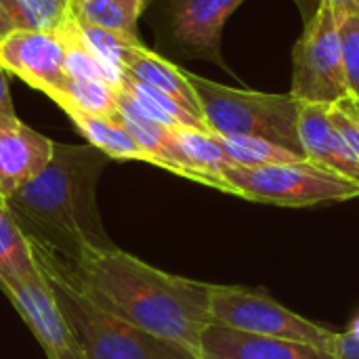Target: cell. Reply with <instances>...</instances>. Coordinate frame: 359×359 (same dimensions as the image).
Listing matches in <instances>:
<instances>
[{"instance_id":"1","label":"cell","mask_w":359,"mask_h":359,"mask_svg":"<svg viewBox=\"0 0 359 359\" xmlns=\"http://www.w3.org/2000/svg\"><path fill=\"white\" fill-rule=\"evenodd\" d=\"M53 259L61 273L101 309L198 353L202 330L212 324L215 284L160 271L120 248L78 263H65L55 252Z\"/></svg>"},{"instance_id":"2","label":"cell","mask_w":359,"mask_h":359,"mask_svg":"<svg viewBox=\"0 0 359 359\" xmlns=\"http://www.w3.org/2000/svg\"><path fill=\"white\" fill-rule=\"evenodd\" d=\"M107 162L93 145L55 143L50 162L6 198L27 240L65 263L114 250L97 208V183Z\"/></svg>"},{"instance_id":"3","label":"cell","mask_w":359,"mask_h":359,"mask_svg":"<svg viewBox=\"0 0 359 359\" xmlns=\"http://www.w3.org/2000/svg\"><path fill=\"white\" fill-rule=\"evenodd\" d=\"M29 244L84 359H200L185 345L156 337L95 305L61 273L50 250L32 240Z\"/></svg>"},{"instance_id":"4","label":"cell","mask_w":359,"mask_h":359,"mask_svg":"<svg viewBox=\"0 0 359 359\" xmlns=\"http://www.w3.org/2000/svg\"><path fill=\"white\" fill-rule=\"evenodd\" d=\"M187 78L196 90L204 122L212 135L257 137L307 158L299 137L301 101L290 93L269 95L233 88L189 72Z\"/></svg>"},{"instance_id":"5","label":"cell","mask_w":359,"mask_h":359,"mask_svg":"<svg viewBox=\"0 0 359 359\" xmlns=\"http://www.w3.org/2000/svg\"><path fill=\"white\" fill-rule=\"evenodd\" d=\"M223 179L229 194L276 206H316L359 196L358 183L311 160L252 168L229 164Z\"/></svg>"},{"instance_id":"6","label":"cell","mask_w":359,"mask_h":359,"mask_svg":"<svg viewBox=\"0 0 359 359\" xmlns=\"http://www.w3.org/2000/svg\"><path fill=\"white\" fill-rule=\"evenodd\" d=\"M290 95L313 105H337L351 97L343 61L341 15L330 2H322L305 21L292 48Z\"/></svg>"},{"instance_id":"7","label":"cell","mask_w":359,"mask_h":359,"mask_svg":"<svg viewBox=\"0 0 359 359\" xmlns=\"http://www.w3.org/2000/svg\"><path fill=\"white\" fill-rule=\"evenodd\" d=\"M210 320L212 324L261 334L269 339H282L290 343H303L330 351L337 332L318 326L303 316L286 309L273 299L238 286H215L210 294Z\"/></svg>"},{"instance_id":"8","label":"cell","mask_w":359,"mask_h":359,"mask_svg":"<svg viewBox=\"0 0 359 359\" xmlns=\"http://www.w3.org/2000/svg\"><path fill=\"white\" fill-rule=\"evenodd\" d=\"M0 290L29 326L46 358L84 359L42 271L32 280H0Z\"/></svg>"},{"instance_id":"9","label":"cell","mask_w":359,"mask_h":359,"mask_svg":"<svg viewBox=\"0 0 359 359\" xmlns=\"http://www.w3.org/2000/svg\"><path fill=\"white\" fill-rule=\"evenodd\" d=\"M0 65L48 99L67 80L65 55L55 32L15 29L0 40Z\"/></svg>"},{"instance_id":"10","label":"cell","mask_w":359,"mask_h":359,"mask_svg":"<svg viewBox=\"0 0 359 359\" xmlns=\"http://www.w3.org/2000/svg\"><path fill=\"white\" fill-rule=\"evenodd\" d=\"M55 141L23 124L17 116L0 118V198H11L53 158Z\"/></svg>"},{"instance_id":"11","label":"cell","mask_w":359,"mask_h":359,"mask_svg":"<svg viewBox=\"0 0 359 359\" xmlns=\"http://www.w3.org/2000/svg\"><path fill=\"white\" fill-rule=\"evenodd\" d=\"M198 355L200 359H337L326 349L250 334L219 324H208L202 330Z\"/></svg>"},{"instance_id":"12","label":"cell","mask_w":359,"mask_h":359,"mask_svg":"<svg viewBox=\"0 0 359 359\" xmlns=\"http://www.w3.org/2000/svg\"><path fill=\"white\" fill-rule=\"evenodd\" d=\"M244 0H170L172 36L194 53L223 65L221 32L229 15Z\"/></svg>"},{"instance_id":"13","label":"cell","mask_w":359,"mask_h":359,"mask_svg":"<svg viewBox=\"0 0 359 359\" xmlns=\"http://www.w3.org/2000/svg\"><path fill=\"white\" fill-rule=\"evenodd\" d=\"M299 137L307 160L359 185V158L328 116V105L301 103Z\"/></svg>"},{"instance_id":"14","label":"cell","mask_w":359,"mask_h":359,"mask_svg":"<svg viewBox=\"0 0 359 359\" xmlns=\"http://www.w3.org/2000/svg\"><path fill=\"white\" fill-rule=\"evenodd\" d=\"M122 63H124V76L139 80V82L168 95L170 99L181 103L187 111H191L194 116L204 120L200 101H198L196 90L187 78V72L179 69L175 63H170L162 55L145 48L141 42H135L124 50Z\"/></svg>"},{"instance_id":"15","label":"cell","mask_w":359,"mask_h":359,"mask_svg":"<svg viewBox=\"0 0 359 359\" xmlns=\"http://www.w3.org/2000/svg\"><path fill=\"white\" fill-rule=\"evenodd\" d=\"M172 141L181 177L229 194V187L223 179V170L231 162L227 160L212 133L177 126L172 128Z\"/></svg>"},{"instance_id":"16","label":"cell","mask_w":359,"mask_h":359,"mask_svg":"<svg viewBox=\"0 0 359 359\" xmlns=\"http://www.w3.org/2000/svg\"><path fill=\"white\" fill-rule=\"evenodd\" d=\"M55 34L59 36V42L63 46L65 55V74L69 78H84V80H97L103 82L111 88H120L124 82V76L111 72L90 48L86 42L80 23L69 15L57 29Z\"/></svg>"},{"instance_id":"17","label":"cell","mask_w":359,"mask_h":359,"mask_svg":"<svg viewBox=\"0 0 359 359\" xmlns=\"http://www.w3.org/2000/svg\"><path fill=\"white\" fill-rule=\"evenodd\" d=\"M147 0H69L72 17L82 25H95L124 38L139 40L137 23Z\"/></svg>"},{"instance_id":"18","label":"cell","mask_w":359,"mask_h":359,"mask_svg":"<svg viewBox=\"0 0 359 359\" xmlns=\"http://www.w3.org/2000/svg\"><path fill=\"white\" fill-rule=\"evenodd\" d=\"M69 120L76 124L80 135L88 141V145L103 151L109 160H139L149 162V156L141 149V145L130 137V133L114 118H97L72 111L67 114Z\"/></svg>"},{"instance_id":"19","label":"cell","mask_w":359,"mask_h":359,"mask_svg":"<svg viewBox=\"0 0 359 359\" xmlns=\"http://www.w3.org/2000/svg\"><path fill=\"white\" fill-rule=\"evenodd\" d=\"M40 276L32 244L8 204L0 198V280H32Z\"/></svg>"},{"instance_id":"20","label":"cell","mask_w":359,"mask_h":359,"mask_svg":"<svg viewBox=\"0 0 359 359\" xmlns=\"http://www.w3.org/2000/svg\"><path fill=\"white\" fill-rule=\"evenodd\" d=\"M65 114L78 111L86 116L97 118H109L114 120L118 116V99L116 88L97 82V80H84V78H69L65 80L63 88L50 97Z\"/></svg>"},{"instance_id":"21","label":"cell","mask_w":359,"mask_h":359,"mask_svg":"<svg viewBox=\"0 0 359 359\" xmlns=\"http://www.w3.org/2000/svg\"><path fill=\"white\" fill-rule=\"evenodd\" d=\"M0 11L15 29L55 32L72 13L69 0H0Z\"/></svg>"},{"instance_id":"22","label":"cell","mask_w":359,"mask_h":359,"mask_svg":"<svg viewBox=\"0 0 359 359\" xmlns=\"http://www.w3.org/2000/svg\"><path fill=\"white\" fill-rule=\"evenodd\" d=\"M221 149L225 151L227 160L236 166H271V164H290V162H303L307 158L276 145L265 139L257 137H221L215 135Z\"/></svg>"},{"instance_id":"23","label":"cell","mask_w":359,"mask_h":359,"mask_svg":"<svg viewBox=\"0 0 359 359\" xmlns=\"http://www.w3.org/2000/svg\"><path fill=\"white\" fill-rule=\"evenodd\" d=\"M341 42L347 86L353 99H359V17H341Z\"/></svg>"},{"instance_id":"24","label":"cell","mask_w":359,"mask_h":359,"mask_svg":"<svg viewBox=\"0 0 359 359\" xmlns=\"http://www.w3.org/2000/svg\"><path fill=\"white\" fill-rule=\"evenodd\" d=\"M328 116L330 122L334 124V128L343 135V139L347 141V145L351 147V151L359 158V122L353 114H349L341 103L337 105H328Z\"/></svg>"},{"instance_id":"25","label":"cell","mask_w":359,"mask_h":359,"mask_svg":"<svg viewBox=\"0 0 359 359\" xmlns=\"http://www.w3.org/2000/svg\"><path fill=\"white\" fill-rule=\"evenodd\" d=\"M330 351L334 353L337 359H359V326L353 324L351 330L343 332V334H337L332 345H330Z\"/></svg>"},{"instance_id":"26","label":"cell","mask_w":359,"mask_h":359,"mask_svg":"<svg viewBox=\"0 0 359 359\" xmlns=\"http://www.w3.org/2000/svg\"><path fill=\"white\" fill-rule=\"evenodd\" d=\"M322 2H330L334 6V11L345 17V15H353V17H359V0H297L305 21L320 8Z\"/></svg>"},{"instance_id":"27","label":"cell","mask_w":359,"mask_h":359,"mask_svg":"<svg viewBox=\"0 0 359 359\" xmlns=\"http://www.w3.org/2000/svg\"><path fill=\"white\" fill-rule=\"evenodd\" d=\"M11 116H15V107L11 101L8 84H6V72L0 65V118H11Z\"/></svg>"},{"instance_id":"28","label":"cell","mask_w":359,"mask_h":359,"mask_svg":"<svg viewBox=\"0 0 359 359\" xmlns=\"http://www.w3.org/2000/svg\"><path fill=\"white\" fill-rule=\"evenodd\" d=\"M341 105L349 111V114H353L355 118H358L359 122V99H353V97H347V99H343L341 101Z\"/></svg>"},{"instance_id":"29","label":"cell","mask_w":359,"mask_h":359,"mask_svg":"<svg viewBox=\"0 0 359 359\" xmlns=\"http://www.w3.org/2000/svg\"><path fill=\"white\" fill-rule=\"evenodd\" d=\"M13 32V27L8 25V21H6V17L2 15V11H0V40L4 38V36H8Z\"/></svg>"}]
</instances>
